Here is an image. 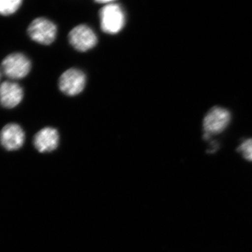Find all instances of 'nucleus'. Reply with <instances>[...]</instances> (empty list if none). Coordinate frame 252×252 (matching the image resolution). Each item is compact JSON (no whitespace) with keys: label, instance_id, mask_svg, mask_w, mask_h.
Here are the masks:
<instances>
[{"label":"nucleus","instance_id":"1","mask_svg":"<svg viewBox=\"0 0 252 252\" xmlns=\"http://www.w3.org/2000/svg\"><path fill=\"white\" fill-rule=\"evenodd\" d=\"M100 26L107 34H117L122 31L126 23V16L120 5L114 1L105 4L99 11Z\"/></svg>","mask_w":252,"mask_h":252},{"label":"nucleus","instance_id":"2","mask_svg":"<svg viewBox=\"0 0 252 252\" xmlns=\"http://www.w3.org/2000/svg\"><path fill=\"white\" fill-rule=\"evenodd\" d=\"M230 121L229 111L223 107H214L204 118V138L209 139L212 135H217L223 132L229 124Z\"/></svg>","mask_w":252,"mask_h":252},{"label":"nucleus","instance_id":"4","mask_svg":"<svg viewBox=\"0 0 252 252\" xmlns=\"http://www.w3.org/2000/svg\"><path fill=\"white\" fill-rule=\"evenodd\" d=\"M5 75L11 79L26 77L31 69L30 60L21 53H15L6 56L1 63Z\"/></svg>","mask_w":252,"mask_h":252},{"label":"nucleus","instance_id":"10","mask_svg":"<svg viewBox=\"0 0 252 252\" xmlns=\"http://www.w3.org/2000/svg\"><path fill=\"white\" fill-rule=\"evenodd\" d=\"M21 0H0V14L9 16L14 14L21 7Z\"/></svg>","mask_w":252,"mask_h":252},{"label":"nucleus","instance_id":"12","mask_svg":"<svg viewBox=\"0 0 252 252\" xmlns=\"http://www.w3.org/2000/svg\"><path fill=\"white\" fill-rule=\"evenodd\" d=\"M0 77H1V75H0Z\"/></svg>","mask_w":252,"mask_h":252},{"label":"nucleus","instance_id":"5","mask_svg":"<svg viewBox=\"0 0 252 252\" xmlns=\"http://www.w3.org/2000/svg\"><path fill=\"white\" fill-rule=\"evenodd\" d=\"M86 81L85 74L79 69H68L60 77V90L67 95H77L84 90Z\"/></svg>","mask_w":252,"mask_h":252},{"label":"nucleus","instance_id":"3","mask_svg":"<svg viewBox=\"0 0 252 252\" xmlns=\"http://www.w3.org/2000/svg\"><path fill=\"white\" fill-rule=\"evenodd\" d=\"M57 28L54 23L45 18L34 19L28 28V34L33 41L49 45L54 42L56 37Z\"/></svg>","mask_w":252,"mask_h":252},{"label":"nucleus","instance_id":"11","mask_svg":"<svg viewBox=\"0 0 252 252\" xmlns=\"http://www.w3.org/2000/svg\"><path fill=\"white\" fill-rule=\"evenodd\" d=\"M237 151L242 154L245 160L252 162V138L243 141Z\"/></svg>","mask_w":252,"mask_h":252},{"label":"nucleus","instance_id":"7","mask_svg":"<svg viewBox=\"0 0 252 252\" xmlns=\"http://www.w3.org/2000/svg\"><path fill=\"white\" fill-rule=\"evenodd\" d=\"M25 139L24 131L18 124H7L0 132V143L8 151H16L21 148Z\"/></svg>","mask_w":252,"mask_h":252},{"label":"nucleus","instance_id":"8","mask_svg":"<svg viewBox=\"0 0 252 252\" xmlns=\"http://www.w3.org/2000/svg\"><path fill=\"white\" fill-rule=\"evenodd\" d=\"M23 98V89L17 83L4 81L0 85V104L5 108L17 107Z\"/></svg>","mask_w":252,"mask_h":252},{"label":"nucleus","instance_id":"6","mask_svg":"<svg viewBox=\"0 0 252 252\" xmlns=\"http://www.w3.org/2000/svg\"><path fill=\"white\" fill-rule=\"evenodd\" d=\"M69 43L77 51H89L95 46L97 38L94 31L85 25H80L73 28L69 32Z\"/></svg>","mask_w":252,"mask_h":252},{"label":"nucleus","instance_id":"9","mask_svg":"<svg viewBox=\"0 0 252 252\" xmlns=\"http://www.w3.org/2000/svg\"><path fill=\"white\" fill-rule=\"evenodd\" d=\"M59 144V134L53 127H44L34 137V145L40 153H48L57 149Z\"/></svg>","mask_w":252,"mask_h":252}]
</instances>
